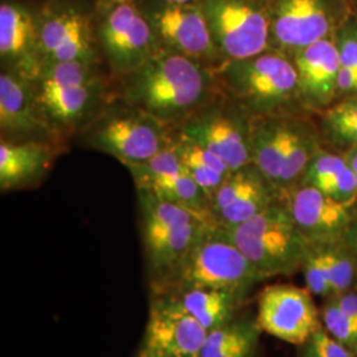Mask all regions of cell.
<instances>
[{
	"instance_id": "6da1fadb",
	"label": "cell",
	"mask_w": 357,
	"mask_h": 357,
	"mask_svg": "<svg viewBox=\"0 0 357 357\" xmlns=\"http://www.w3.org/2000/svg\"><path fill=\"white\" fill-rule=\"evenodd\" d=\"M114 79L119 98L172 130L221 93L213 69L163 48L137 70Z\"/></svg>"
},
{
	"instance_id": "7a4b0ae2",
	"label": "cell",
	"mask_w": 357,
	"mask_h": 357,
	"mask_svg": "<svg viewBox=\"0 0 357 357\" xmlns=\"http://www.w3.org/2000/svg\"><path fill=\"white\" fill-rule=\"evenodd\" d=\"M102 65L44 63L31 82L38 113L61 144L78 135L115 96Z\"/></svg>"
},
{
	"instance_id": "3957f363",
	"label": "cell",
	"mask_w": 357,
	"mask_h": 357,
	"mask_svg": "<svg viewBox=\"0 0 357 357\" xmlns=\"http://www.w3.org/2000/svg\"><path fill=\"white\" fill-rule=\"evenodd\" d=\"M213 72L220 91L252 116L289 115L287 107L301 101L296 68L284 52L224 61Z\"/></svg>"
},
{
	"instance_id": "277c9868",
	"label": "cell",
	"mask_w": 357,
	"mask_h": 357,
	"mask_svg": "<svg viewBox=\"0 0 357 357\" xmlns=\"http://www.w3.org/2000/svg\"><path fill=\"white\" fill-rule=\"evenodd\" d=\"M78 138L82 146L107 153L126 166L150 160L168 149L172 128L115 93Z\"/></svg>"
},
{
	"instance_id": "5b68a950",
	"label": "cell",
	"mask_w": 357,
	"mask_h": 357,
	"mask_svg": "<svg viewBox=\"0 0 357 357\" xmlns=\"http://www.w3.org/2000/svg\"><path fill=\"white\" fill-rule=\"evenodd\" d=\"M137 193L149 268L156 275L171 278L212 220L147 190Z\"/></svg>"
},
{
	"instance_id": "8992f818",
	"label": "cell",
	"mask_w": 357,
	"mask_h": 357,
	"mask_svg": "<svg viewBox=\"0 0 357 357\" xmlns=\"http://www.w3.org/2000/svg\"><path fill=\"white\" fill-rule=\"evenodd\" d=\"M225 230L265 278L293 274L303 265L310 249L290 212L278 202L241 225Z\"/></svg>"
},
{
	"instance_id": "52a82bcc",
	"label": "cell",
	"mask_w": 357,
	"mask_h": 357,
	"mask_svg": "<svg viewBox=\"0 0 357 357\" xmlns=\"http://www.w3.org/2000/svg\"><path fill=\"white\" fill-rule=\"evenodd\" d=\"M252 165L278 195L293 187L314 155L311 134L291 115H264L250 119Z\"/></svg>"
},
{
	"instance_id": "ba28073f",
	"label": "cell",
	"mask_w": 357,
	"mask_h": 357,
	"mask_svg": "<svg viewBox=\"0 0 357 357\" xmlns=\"http://www.w3.org/2000/svg\"><path fill=\"white\" fill-rule=\"evenodd\" d=\"M181 289H220L243 293L266 280L231 241L228 231L208 222L191 252L171 277Z\"/></svg>"
},
{
	"instance_id": "9c48e42d",
	"label": "cell",
	"mask_w": 357,
	"mask_h": 357,
	"mask_svg": "<svg viewBox=\"0 0 357 357\" xmlns=\"http://www.w3.org/2000/svg\"><path fill=\"white\" fill-rule=\"evenodd\" d=\"M96 10V0H45L38 7L44 63L103 64Z\"/></svg>"
},
{
	"instance_id": "30bf717a",
	"label": "cell",
	"mask_w": 357,
	"mask_h": 357,
	"mask_svg": "<svg viewBox=\"0 0 357 357\" xmlns=\"http://www.w3.org/2000/svg\"><path fill=\"white\" fill-rule=\"evenodd\" d=\"M197 4L224 61L250 59L270 50L268 0H202Z\"/></svg>"
},
{
	"instance_id": "8fae6325",
	"label": "cell",
	"mask_w": 357,
	"mask_h": 357,
	"mask_svg": "<svg viewBox=\"0 0 357 357\" xmlns=\"http://www.w3.org/2000/svg\"><path fill=\"white\" fill-rule=\"evenodd\" d=\"M250 119L241 106L220 93L174 130L237 171L252 165Z\"/></svg>"
},
{
	"instance_id": "7c38bea8",
	"label": "cell",
	"mask_w": 357,
	"mask_h": 357,
	"mask_svg": "<svg viewBox=\"0 0 357 357\" xmlns=\"http://www.w3.org/2000/svg\"><path fill=\"white\" fill-rule=\"evenodd\" d=\"M270 50L294 52L336 35L355 13V0H268Z\"/></svg>"
},
{
	"instance_id": "4fadbf2b",
	"label": "cell",
	"mask_w": 357,
	"mask_h": 357,
	"mask_svg": "<svg viewBox=\"0 0 357 357\" xmlns=\"http://www.w3.org/2000/svg\"><path fill=\"white\" fill-rule=\"evenodd\" d=\"M96 32L110 76L130 75L160 50L158 38L137 3L96 10Z\"/></svg>"
},
{
	"instance_id": "5bb4252c",
	"label": "cell",
	"mask_w": 357,
	"mask_h": 357,
	"mask_svg": "<svg viewBox=\"0 0 357 357\" xmlns=\"http://www.w3.org/2000/svg\"><path fill=\"white\" fill-rule=\"evenodd\" d=\"M137 6L153 28L160 48L184 54L213 70L224 63L199 4L138 0Z\"/></svg>"
},
{
	"instance_id": "9a60e30c",
	"label": "cell",
	"mask_w": 357,
	"mask_h": 357,
	"mask_svg": "<svg viewBox=\"0 0 357 357\" xmlns=\"http://www.w3.org/2000/svg\"><path fill=\"white\" fill-rule=\"evenodd\" d=\"M257 326L282 342L306 344L320 328L319 312L307 289L273 284L259 295Z\"/></svg>"
},
{
	"instance_id": "2e32d148",
	"label": "cell",
	"mask_w": 357,
	"mask_h": 357,
	"mask_svg": "<svg viewBox=\"0 0 357 357\" xmlns=\"http://www.w3.org/2000/svg\"><path fill=\"white\" fill-rule=\"evenodd\" d=\"M208 331L171 295L153 303L144 332L143 356L199 357Z\"/></svg>"
},
{
	"instance_id": "e0dca14e",
	"label": "cell",
	"mask_w": 357,
	"mask_h": 357,
	"mask_svg": "<svg viewBox=\"0 0 357 357\" xmlns=\"http://www.w3.org/2000/svg\"><path fill=\"white\" fill-rule=\"evenodd\" d=\"M0 60L1 70L32 81L44 64L40 45L38 8L19 0L0 4Z\"/></svg>"
},
{
	"instance_id": "ac0fdd59",
	"label": "cell",
	"mask_w": 357,
	"mask_h": 357,
	"mask_svg": "<svg viewBox=\"0 0 357 357\" xmlns=\"http://www.w3.org/2000/svg\"><path fill=\"white\" fill-rule=\"evenodd\" d=\"M278 191L255 165L233 171L209 202L212 222L230 229L277 203Z\"/></svg>"
},
{
	"instance_id": "d6986e66",
	"label": "cell",
	"mask_w": 357,
	"mask_h": 357,
	"mask_svg": "<svg viewBox=\"0 0 357 357\" xmlns=\"http://www.w3.org/2000/svg\"><path fill=\"white\" fill-rule=\"evenodd\" d=\"M137 190H147L171 203L209 216V200L171 147L150 160L126 165Z\"/></svg>"
},
{
	"instance_id": "ffe728a7",
	"label": "cell",
	"mask_w": 357,
	"mask_h": 357,
	"mask_svg": "<svg viewBox=\"0 0 357 357\" xmlns=\"http://www.w3.org/2000/svg\"><path fill=\"white\" fill-rule=\"evenodd\" d=\"M0 141L59 143L38 113L31 82L8 70L0 73Z\"/></svg>"
},
{
	"instance_id": "44dd1931",
	"label": "cell",
	"mask_w": 357,
	"mask_h": 357,
	"mask_svg": "<svg viewBox=\"0 0 357 357\" xmlns=\"http://www.w3.org/2000/svg\"><path fill=\"white\" fill-rule=\"evenodd\" d=\"M280 196L286 197L283 205L308 243L337 236L349 221L348 205L310 184L296 190H286Z\"/></svg>"
},
{
	"instance_id": "7402d4cb",
	"label": "cell",
	"mask_w": 357,
	"mask_h": 357,
	"mask_svg": "<svg viewBox=\"0 0 357 357\" xmlns=\"http://www.w3.org/2000/svg\"><path fill=\"white\" fill-rule=\"evenodd\" d=\"M64 144L52 141H0V190L29 188L45 178Z\"/></svg>"
},
{
	"instance_id": "603a6c76",
	"label": "cell",
	"mask_w": 357,
	"mask_h": 357,
	"mask_svg": "<svg viewBox=\"0 0 357 357\" xmlns=\"http://www.w3.org/2000/svg\"><path fill=\"white\" fill-rule=\"evenodd\" d=\"M291 59L298 73L301 101L311 105L328 102L339 89L340 56L336 35L294 52Z\"/></svg>"
},
{
	"instance_id": "cb8c5ba5",
	"label": "cell",
	"mask_w": 357,
	"mask_h": 357,
	"mask_svg": "<svg viewBox=\"0 0 357 357\" xmlns=\"http://www.w3.org/2000/svg\"><path fill=\"white\" fill-rule=\"evenodd\" d=\"M169 147L211 202L220 185L233 172L215 153L172 130Z\"/></svg>"
},
{
	"instance_id": "d4e9b609",
	"label": "cell",
	"mask_w": 357,
	"mask_h": 357,
	"mask_svg": "<svg viewBox=\"0 0 357 357\" xmlns=\"http://www.w3.org/2000/svg\"><path fill=\"white\" fill-rule=\"evenodd\" d=\"M237 293L220 289H181L178 302L208 332L230 323L236 306Z\"/></svg>"
},
{
	"instance_id": "484cf974",
	"label": "cell",
	"mask_w": 357,
	"mask_h": 357,
	"mask_svg": "<svg viewBox=\"0 0 357 357\" xmlns=\"http://www.w3.org/2000/svg\"><path fill=\"white\" fill-rule=\"evenodd\" d=\"M258 326L228 323L208 332L199 357H250L257 343Z\"/></svg>"
},
{
	"instance_id": "4316f807",
	"label": "cell",
	"mask_w": 357,
	"mask_h": 357,
	"mask_svg": "<svg viewBox=\"0 0 357 357\" xmlns=\"http://www.w3.org/2000/svg\"><path fill=\"white\" fill-rule=\"evenodd\" d=\"M340 56L339 90H357V16L354 13L336 32Z\"/></svg>"
},
{
	"instance_id": "83f0119b",
	"label": "cell",
	"mask_w": 357,
	"mask_h": 357,
	"mask_svg": "<svg viewBox=\"0 0 357 357\" xmlns=\"http://www.w3.org/2000/svg\"><path fill=\"white\" fill-rule=\"evenodd\" d=\"M324 265L327 268L333 293H345L349 290L354 282V264L349 257L337 250H323L320 249Z\"/></svg>"
},
{
	"instance_id": "f1b7e54d",
	"label": "cell",
	"mask_w": 357,
	"mask_h": 357,
	"mask_svg": "<svg viewBox=\"0 0 357 357\" xmlns=\"http://www.w3.org/2000/svg\"><path fill=\"white\" fill-rule=\"evenodd\" d=\"M303 270L307 290L310 293L318 296H328L335 294L320 249H308L303 261Z\"/></svg>"
},
{
	"instance_id": "f546056e",
	"label": "cell",
	"mask_w": 357,
	"mask_h": 357,
	"mask_svg": "<svg viewBox=\"0 0 357 357\" xmlns=\"http://www.w3.org/2000/svg\"><path fill=\"white\" fill-rule=\"evenodd\" d=\"M323 320L327 331L336 340L348 348L357 347V319L351 318L330 302L323 311Z\"/></svg>"
},
{
	"instance_id": "4dcf8cb0",
	"label": "cell",
	"mask_w": 357,
	"mask_h": 357,
	"mask_svg": "<svg viewBox=\"0 0 357 357\" xmlns=\"http://www.w3.org/2000/svg\"><path fill=\"white\" fill-rule=\"evenodd\" d=\"M348 165L343 159L331 155H321L312 160L307 168L308 184L323 190L328 183H331L342 171H344Z\"/></svg>"
},
{
	"instance_id": "1f68e13d",
	"label": "cell",
	"mask_w": 357,
	"mask_h": 357,
	"mask_svg": "<svg viewBox=\"0 0 357 357\" xmlns=\"http://www.w3.org/2000/svg\"><path fill=\"white\" fill-rule=\"evenodd\" d=\"M327 121L339 137L357 143V102L340 103L332 107Z\"/></svg>"
},
{
	"instance_id": "d6a6232c",
	"label": "cell",
	"mask_w": 357,
	"mask_h": 357,
	"mask_svg": "<svg viewBox=\"0 0 357 357\" xmlns=\"http://www.w3.org/2000/svg\"><path fill=\"white\" fill-rule=\"evenodd\" d=\"M320 191L343 204H349L357 193L356 175L354 169L351 166L347 167Z\"/></svg>"
},
{
	"instance_id": "836d02e7",
	"label": "cell",
	"mask_w": 357,
	"mask_h": 357,
	"mask_svg": "<svg viewBox=\"0 0 357 357\" xmlns=\"http://www.w3.org/2000/svg\"><path fill=\"white\" fill-rule=\"evenodd\" d=\"M306 344L321 357H355L354 352L347 345L340 343L321 328L310 337Z\"/></svg>"
},
{
	"instance_id": "e575fe53",
	"label": "cell",
	"mask_w": 357,
	"mask_h": 357,
	"mask_svg": "<svg viewBox=\"0 0 357 357\" xmlns=\"http://www.w3.org/2000/svg\"><path fill=\"white\" fill-rule=\"evenodd\" d=\"M336 307H339L347 315L357 319V294L342 293L336 294L331 301Z\"/></svg>"
},
{
	"instance_id": "d590c367",
	"label": "cell",
	"mask_w": 357,
	"mask_h": 357,
	"mask_svg": "<svg viewBox=\"0 0 357 357\" xmlns=\"http://www.w3.org/2000/svg\"><path fill=\"white\" fill-rule=\"evenodd\" d=\"M138 0H96V6L98 10L109 8L116 4H126V3H137Z\"/></svg>"
},
{
	"instance_id": "8d00e7d4",
	"label": "cell",
	"mask_w": 357,
	"mask_h": 357,
	"mask_svg": "<svg viewBox=\"0 0 357 357\" xmlns=\"http://www.w3.org/2000/svg\"><path fill=\"white\" fill-rule=\"evenodd\" d=\"M165 1H171V3H183V4H197L202 0H165Z\"/></svg>"
},
{
	"instance_id": "74e56055",
	"label": "cell",
	"mask_w": 357,
	"mask_h": 357,
	"mask_svg": "<svg viewBox=\"0 0 357 357\" xmlns=\"http://www.w3.org/2000/svg\"><path fill=\"white\" fill-rule=\"evenodd\" d=\"M351 168L354 169L355 174H357V151L355 153V155L352 156V159H351Z\"/></svg>"
},
{
	"instance_id": "f35d334b",
	"label": "cell",
	"mask_w": 357,
	"mask_h": 357,
	"mask_svg": "<svg viewBox=\"0 0 357 357\" xmlns=\"http://www.w3.org/2000/svg\"><path fill=\"white\" fill-rule=\"evenodd\" d=\"M305 357H321L320 356L319 354H317L315 351H312L311 348H308L307 347L306 348V355H305Z\"/></svg>"
},
{
	"instance_id": "ab89813d",
	"label": "cell",
	"mask_w": 357,
	"mask_h": 357,
	"mask_svg": "<svg viewBox=\"0 0 357 357\" xmlns=\"http://www.w3.org/2000/svg\"><path fill=\"white\" fill-rule=\"evenodd\" d=\"M355 13H356L357 16V0H355Z\"/></svg>"
},
{
	"instance_id": "60d3db41",
	"label": "cell",
	"mask_w": 357,
	"mask_h": 357,
	"mask_svg": "<svg viewBox=\"0 0 357 357\" xmlns=\"http://www.w3.org/2000/svg\"><path fill=\"white\" fill-rule=\"evenodd\" d=\"M139 357H168V356H143V355H139Z\"/></svg>"
},
{
	"instance_id": "b9f144b4",
	"label": "cell",
	"mask_w": 357,
	"mask_h": 357,
	"mask_svg": "<svg viewBox=\"0 0 357 357\" xmlns=\"http://www.w3.org/2000/svg\"><path fill=\"white\" fill-rule=\"evenodd\" d=\"M355 175H356V184H357V174H355Z\"/></svg>"
},
{
	"instance_id": "7bdbcfd3",
	"label": "cell",
	"mask_w": 357,
	"mask_h": 357,
	"mask_svg": "<svg viewBox=\"0 0 357 357\" xmlns=\"http://www.w3.org/2000/svg\"><path fill=\"white\" fill-rule=\"evenodd\" d=\"M356 246H357V236H356Z\"/></svg>"
}]
</instances>
